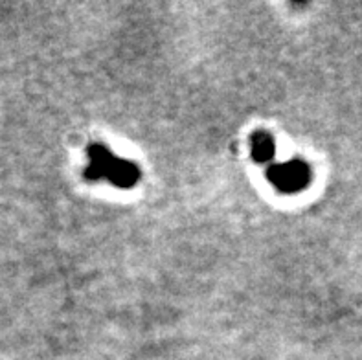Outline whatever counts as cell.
<instances>
[{
  "instance_id": "1",
  "label": "cell",
  "mask_w": 362,
  "mask_h": 360,
  "mask_svg": "<svg viewBox=\"0 0 362 360\" xmlns=\"http://www.w3.org/2000/svg\"><path fill=\"white\" fill-rule=\"evenodd\" d=\"M85 178L87 180H109L110 184L127 190L140 180V169L133 162L112 155L103 144H90Z\"/></svg>"
},
{
  "instance_id": "2",
  "label": "cell",
  "mask_w": 362,
  "mask_h": 360,
  "mask_svg": "<svg viewBox=\"0 0 362 360\" xmlns=\"http://www.w3.org/2000/svg\"><path fill=\"white\" fill-rule=\"evenodd\" d=\"M267 178L281 193H300L311 182V168L303 160H287L272 164L267 171Z\"/></svg>"
},
{
  "instance_id": "3",
  "label": "cell",
  "mask_w": 362,
  "mask_h": 360,
  "mask_svg": "<svg viewBox=\"0 0 362 360\" xmlns=\"http://www.w3.org/2000/svg\"><path fill=\"white\" fill-rule=\"evenodd\" d=\"M274 140L269 132L257 131L252 137V156L257 164H269L274 158Z\"/></svg>"
}]
</instances>
